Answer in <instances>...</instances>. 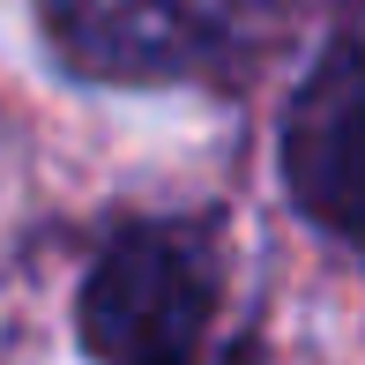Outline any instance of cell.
Segmentation results:
<instances>
[{
	"instance_id": "6da1fadb",
	"label": "cell",
	"mask_w": 365,
	"mask_h": 365,
	"mask_svg": "<svg viewBox=\"0 0 365 365\" xmlns=\"http://www.w3.org/2000/svg\"><path fill=\"white\" fill-rule=\"evenodd\" d=\"M224 298L217 239L187 217H142L105 239L75 298L82 351L97 365H202Z\"/></svg>"
},
{
	"instance_id": "7a4b0ae2",
	"label": "cell",
	"mask_w": 365,
	"mask_h": 365,
	"mask_svg": "<svg viewBox=\"0 0 365 365\" xmlns=\"http://www.w3.org/2000/svg\"><path fill=\"white\" fill-rule=\"evenodd\" d=\"M53 60L105 90L231 82L276 30V0H38Z\"/></svg>"
},
{
	"instance_id": "3957f363",
	"label": "cell",
	"mask_w": 365,
	"mask_h": 365,
	"mask_svg": "<svg viewBox=\"0 0 365 365\" xmlns=\"http://www.w3.org/2000/svg\"><path fill=\"white\" fill-rule=\"evenodd\" d=\"M358 38L343 23L284 112V187L306 224L336 246L358 239Z\"/></svg>"
},
{
	"instance_id": "277c9868",
	"label": "cell",
	"mask_w": 365,
	"mask_h": 365,
	"mask_svg": "<svg viewBox=\"0 0 365 365\" xmlns=\"http://www.w3.org/2000/svg\"><path fill=\"white\" fill-rule=\"evenodd\" d=\"M224 365H261V358L246 351V343H231V351H224Z\"/></svg>"
}]
</instances>
